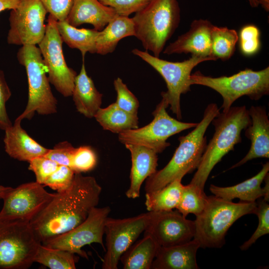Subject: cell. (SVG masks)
<instances>
[{
	"label": "cell",
	"instance_id": "1",
	"mask_svg": "<svg viewBox=\"0 0 269 269\" xmlns=\"http://www.w3.org/2000/svg\"><path fill=\"white\" fill-rule=\"evenodd\" d=\"M102 188L95 178L75 173L70 187L54 197L30 221L40 244L73 229L98 205Z\"/></svg>",
	"mask_w": 269,
	"mask_h": 269
},
{
	"label": "cell",
	"instance_id": "2",
	"mask_svg": "<svg viewBox=\"0 0 269 269\" xmlns=\"http://www.w3.org/2000/svg\"><path fill=\"white\" fill-rule=\"evenodd\" d=\"M220 113L215 103L205 108L201 121L187 134L178 138L179 144L167 165L156 171L146 180V193L161 189L176 179H182L197 169L207 146L205 133L212 120Z\"/></svg>",
	"mask_w": 269,
	"mask_h": 269
},
{
	"label": "cell",
	"instance_id": "3",
	"mask_svg": "<svg viewBox=\"0 0 269 269\" xmlns=\"http://www.w3.org/2000/svg\"><path fill=\"white\" fill-rule=\"evenodd\" d=\"M211 123L214 134L190 182L203 190L214 167L241 142V132L251 124V120L248 110L242 106L231 107L226 112H220Z\"/></svg>",
	"mask_w": 269,
	"mask_h": 269
},
{
	"label": "cell",
	"instance_id": "4",
	"mask_svg": "<svg viewBox=\"0 0 269 269\" xmlns=\"http://www.w3.org/2000/svg\"><path fill=\"white\" fill-rule=\"evenodd\" d=\"M257 202L234 203L213 196H207L205 206L194 221L193 239L202 248H220L225 243L229 229L241 217L255 214Z\"/></svg>",
	"mask_w": 269,
	"mask_h": 269
},
{
	"label": "cell",
	"instance_id": "5",
	"mask_svg": "<svg viewBox=\"0 0 269 269\" xmlns=\"http://www.w3.org/2000/svg\"><path fill=\"white\" fill-rule=\"evenodd\" d=\"M134 36L145 50L159 57L167 41L178 27L180 8L177 0H151L132 18Z\"/></svg>",
	"mask_w": 269,
	"mask_h": 269
},
{
	"label": "cell",
	"instance_id": "6",
	"mask_svg": "<svg viewBox=\"0 0 269 269\" xmlns=\"http://www.w3.org/2000/svg\"><path fill=\"white\" fill-rule=\"evenodd\" d=\"M191 85L208 87L223 98L222 112H227L233 103L243 96L259 100L269 94V67L260 71L247 68L230 76L212 77L198 71L190 76Z\"/></svg>",
	"mask_w": 269,
	"mask_h": 269
},
{
	"label": "cell",
	"instance_id": "7",
	"mask_svg": "<svg viewBox=\"0 0 269 269\" xmlns=\"http://www.w3.org/2000/svg\"><path fill=\"white\" fill-rule=\"evenodd\" d=\"M17 59L25 68L28 85L26 108L17 118L30 120L35 112L47 115L57 112V101L52 94L41 52L35 45L21 46Z\"/></svg>",
	"mask_w": 269,
	"mask_h": 269
},
{
	"label": "cell",
	"instance_id": "8",
	"mask_svg": "<svg viewBox=\"0 0 269 269\" xmlns=\"http://www.w3.org/2000/svg\"><path fill=\"white\" fill-rule=\"evenodd\" d=\"M132 53L153 67L164 79L167 91L161 93L163 99L178 120L182 118L180 96L191 90L190 76L198 64L207 61H215L212 57L193 56L181 62H171L150 54L147 51L135 48Z\"/></svg>",
	"mask_w": 269,
	"mask_h": 269
},
{
	"label": "cell",
	"instance_id": "9",
	"mask_svg": "<svg viewBox=\"0 0 269 269\" xmlns=\"http://www.w3.org/2000/svg\"><path fill=\"white\" fill-rule=\"evenodd\" d=\"M40 243L29 222L0 219V269H26Z\"/></svg>",
	"mask_w": 269,
	"mask_h": 269
},
{
	"label": "cell",
	"instance_id": "10",
	"mask_svg": "<svg viewBox=\"0 0 269 269\" xmlns=\"http://www.w3.org/2000/svg\"><path fill=\"white\" fill-rule=\"evenodd\" d=\"M168 107L162 99L152 113L154 118L149 124L119 134V141L124 144L144 146L158 153L170 145L167 142L169 137L197 126L198 123L182 122L171 117L166 111Z\"/></svg>",
	"mask_w": 269,
	"mask_h": 269
},
{
	"label": "cell",
	"instance_id": "11",
	"mask_svg": "<svg viewBox=\"0 0 269 269\" xmlns=\"http://www.w3.org/2000/svg\"><path fill=\"white\" fill-rule=\"evenodd\" d=\"M44 36L38 44L49 82L63 96H72L76 72L65 60L57 20L49 14Z\"/></svg>",
	"mask_w": 269,
	"mask_h": 269
},
{
	"label": "cell",
	"instance_id": "12",
	"mask_svg": "<svg viewBox=\"0 0 269 269\" xmlns=\"http://www.w3.org/2000/svg\"><path fill=\"white\" fill-rule=\"evenodd\" d=\"M150 217V212H148L127 218H106L104 226L106 249L102 269H118L122 255L144 232Z\"/></svg>",
	"mask_w": 269,
	"mask_h": 269
},
{
	"label": "cell",
	"instance_id": "13",
	"mask_svg": "<svg viewBox=\"0 0 269 269\" xmlns=\"http://www.w3.org/2000/svg\"><path fill=\"white\" fill-rule=\"evenodd\" d=\"M111 212L109 206L94 207L87 219L71 230L48 240L41 244L46 247L59 249L77 254L88 259L87 254L82 250L87 245L100 244L104 250V226L106 218Z\"/></svg>",
	"mask_w": 269,
	"mask_h": 269
},
{
	"label": "cell",
	"instance_id": "14",
	"mask_svg": "<svg viewBox=\"0 0 269 269\" xmlns=\"http://www.w3.org/2000/svg\"><path fill=\"white\" fill-rule=\"evenodd\" d=\"M47 13L40 0H21L16 8L10 10L7 43L38 45L45 35Z\"/></svg>",
	"mask_w": 269,
	"mask_h": 269
},
{
	"label": "cell",
	"instance_id": "15",
	"mask_svg": "<svg viewBox=\"0 0 269 269\" xmlns=\"http://www.w3.org/2000/svg\"><path fill=\"white\" fill-rule=\"evenodd\" d=\"M55 195L48 192L43 185L36 181L12 188L3 199L0 219L30 222Z\"/></svg>",
	"mask_w": 269,
	"mask_h": 269
},
{
	"label": "cell",
	"instance_id": "16",
	"mask_svg": "<svg viewBox=\"0 0 269 269\" xmlns=\"http://www.w3.org/2000/svg\"><path fill=\"white\" fill-rule=\"evenodd\" d=\"M144 233L151 235L160 247L184 244L193 239L194 221L178 211L150 212Z\"/></svg>",
	"mask_w": 269,
	"mask_h": 269
},
{
	"label": "cell",
	"instance_id": "17",
	"mask_svg": "<svg viewBox=\"0 0 269 269\" xmlns=\"http://www.w3.org/2000/svg\"><path fill=\"white\" fill-rule=\"evenodd\" d=\"M213 26L207 19L193 20L189 30L170 43L163 53L167 55L190 53L193 56L212 57L211 32Z\"/></svg>",
	"mask_w": 269,
	"mask_h": 269
},
{
	"label": "cell",
	"instance_id": "18",
	"mask_svg": "<svg viewBox=\"0 0 269 269\" xmlns=\"http://www.w3.org/2000/svg\"><path fill=\"white\" fill-rule=\"evenodd\" d=\"M248 112L251 123L244 130L245 136L251 141L250 148L244 158L229 169L255 158L269 157V119L266 108L252 106Z\"/></svg>",
	"mask_w": 269,
	"mask_h": 269
},
{
	"label": "cell",
	"instance_id": "19",
	"mask_svg": "<svg viewBox=\"0 0 269 269\" xmlns=\"http://www.w3.org/2000/svg\"><path fill=\"white\" fill-rule=\"evenodd\" d=\"M118 16L113 8L99 0H74L66 20L76 27L84 23L91 24L100 31Z\"/></svg>",
	"mask_w": 269,
	"mask_h": 269
},
{
	"label": "cell",
	"instance_id": "20",
	"mask_svg": "<svg viewBox=\"0 0 269 269\" xmlns=\"http://www.w3.org/2000/svg\"><path fill=\"white\" fill-rule=\"evenodd\" d=\"M125 145L131 153L132 162L130 186L126 195L129 198L134 199L139 196L143 181L156 171L157 153L144 146L133 144Z\"/></svg>",
	"mask_w": 269,
	"mask_h": 269
},
{
	"label": "cell",
	"instance_id": "21",
	"mask_svg": "<svg viewBox=\"0 0 269 269\" xmlns=\"http://www.w3.org/2000/svg\"><path fill=\"white\" fill-rule=\"evenodd\" d=\"M21 121L16 118L13 125L4 130L5 152L13 158L28 162L36 157L45 155L49 149L31 138L21 128Z\"/></svg>",
	"mask_w": 269,
	"mask_h": 269
},
{
	"label": "cell",
	"instance_id": "22",
	"mask_svg": "<svg viewBox=\"0 0 269 269\" xmlns=\"http://www.w3.org/2000/svg\"><path fill=\"white\" fill-rule=\"evenodd\" d=\"M200 248L198 242L193 239L181 244L160 247L153 261V269H197L196 254Z\"/></svg>",
	"mask_w": 269,
	"mask_h": 269
},
{
	"label": "cell",
	"instance_id": "23",
	"mask_svg": "<svg viewBox=\"0 0 269 269\" xmlns=\"http://www.w3.org/2000/svg\"><path fill=\"white\" fill-rule=\"evenodd\" d=\"M269 171V163L263 165L262 169L253 177L235 185L219 187L210 185V191L215 196L232 201L239 198L243 202H253L263 197L269 201V195L267 194L261 184Z\"/></svg>",
	"mask_w": 269,
	"mask_h": 269
},
{
	"label": "cell",
	"instance_id": "24",
	"mask_svg": "<svg viewBox=\"0 0 269 269\" xmlns=\"http://www.w3.org/2000/svg\"><path fill=\"white\" fill-rule=\"evenodd\" d=\"M81 70L75 77L72 96L78 112L87 118H94L101 108L103 95L96 89L87 73L84 60Z\"/></svg>",
	"mask_w": 269,
	"mask_h": 269
},
{
	"label": "cell",
	"instance_id": "25",
	"mask_svg": "<svg viewBox=\"0 0 269 269\" xmlns=\"http://www.w3.org/2000/svg\"><path fill=\"white\" fill-rule=\"evenodd\" d=\"M160 246L150 234L135 241L122 255L120 261L125 269H150Z\"/></svg>",
	"mask_w": 269,
	"mask_h": 269
},
{
	"label": "cell",
	"instance_id": "26",
	"mask_svg": "<svg viewBox=\"0 0 269 269\" xmlns=\"http://www.w3.org/2000/svg\"><path fill=\"white\" fill-rule=\"evenodd\" d=\"M131 36H134L132 18L117 16L99 31L96 42V53L105 55L113 52L121 39Z\"/></svg>",
	"mask_w": 269,
	"mask_h": 269
},
{
	"label": "cell",
	"instance_id": "27",
	"mask_svg": "<svg viewBox=\"0 0 269 269\" xmlns=\"http://www.w3.org/2000/svg\"><path fill=\"white\" fill-rule=\"evenodd\" d=\"M57 27L63 42L69 47L79 50L83 60L87 52L96 53V39L99 31L95 29L78 28L66 20L57 21Z\"/></svg>",
	"mask_w": 269,
	"mask_h": 269
},
{
	"label": "cell",
	"instance_id": "28",
	"mask_svg": "<svg viewBox=\"0 0 269 269\" xmlns=\"http://www.w3.org/2000/svg\"><path fill=\"white\" fill-rule=\"evenodd\" d=\"M104 130L120 134L138 128L137 115L128 113L119 108L115 103L105 108H100L94 116Z\"/></svg>",
	"mask_w": 269,
	"mask_h": 269
},
{
	"label": "cell",
	"instance_id": "29",
	"mask_svg": "<svg viewBox=\"0 0 269 269\" xmlns=\"http://www.w3.org/2000/svg\"><path fill=\"white\" fill-rule=\"evenodd\" d=\"M182 179H176L157 191L146 193L145 205L148 212L171 211L176 208L181 196Z\"/></svg>",
	"mask_w": 269,
	"mask_h": 269
},
{
	"label": "cell",
	"instance_id": "30",
	"mask_svg": "<svg viewBox=\"0 0 269 269\" xmlns=\"http://www.w3.org/2000/svg\"><path fill=\"white\" fill-rule=\"evenodd\" d=\"M238 40L235 30L214 25L211 32V56L216 60H228L234 54Z\"/></svg>",
	"mask_w": 269,
	"mask_h": 269
},
{
	"label": "cell",
	"instance_id": "31",
	"mask_svg": "<svg viewBox=\"0 0 269 269\" xmlns=\"http://www.w3.org/2000/svg\"><path fill=\"white\" fill-rule=\"evenodd\" d=\"M77 257L67 251L46 247L41 244L37 248L34 262L51 269H75Z\"/></svg>",
	"mask_w": 269,
	"mask_h": 269
},
{
	"label": "cell",
	"instance_id": "32",
	"mask_svg": "<svg viewBox=\"0 0 269 269\" xmlns=\"http://www.w3.org/2000/svg\"><path fill=\"white\" fill-rule=\"evenodd\" d=\"M207 197L204 191L195 185L189 183L184 185L180 202L176 209L185 217L190 213L197 216L203 211Z\"/></svg>",
	"mask_w": 269,
	"mask_h": 269
},
{
	"label": "cell",
	"instance_id": "33",
	"mask_svg": "<svg viewBox=\"0 0 269 269\" xmlns=\"http://www.w3.org/2000/svg\"><path fill=\"white\" fill-rule=\"evenodd\" d=\"M257 204L255 214L258 217V226L251 238L240 247L242 251L248 249L259 238L268 234L269 233V205L268 201L264 198L260 199L257 202Z\"/></svg>",
	"mask_w": 269,
	"mask_h": 269
},
{
	"label": "cell",
	"instance_id": "34",
	"mask_svg": "<svg viewBox=\"0 0 269 269\" xmlns=\"http://www.w3.org/2000/svg\"><path fill=\"white\" fill-rule=\"evenodd\" d=\"M97 161L96 154L91 146H81L76 148L70 168L75 173L86 172L92 170Z\"/></svg>",
	"mask_w": 269,
	"mask_h": 269
},
{
	"label": "cell",
	"instance_id": "35",
	"mask_svg": "<svg viewBox=\"0 0 269 269\" xmlns=\"http://www.w3.org/2000/svg\"><path fill=\"white\" fill-rule=\"evenodd\" d=\"M240 48L242 53L247 56L256 54L261 47L260 32L255 25L243 26L239 34Z\"/></svg>",
	"mask_w": 269,
	"mask_h": 269
},
{
	"label": "cell",
	"instance_id": "36",
	"mask_svg": "<svg viewBox=\"0 0 269 269\" xmlns=\"http://www.w3.org/2000/svg\"><path fill=\"white\" fill-rule=\"evenodd\" d=\"M114 86L117 94V106L128 113L137 115L139 105L137 98L120 77L114 80Z\"/></svg>",
	"mask_w": 269,
	"mask_h": 269
},
{
	"label": "cell",
	"instance_id": "37",
	"mask_svg": "<svg viewBox=\"0 0 269 269\" xmlns=\"http://www.w3.org/2000/svg\"><path fill=\"white\" fill-rule=\"evenodd\" d=\"M75 172L69 167L59 165L46 180L43 185L47 186L58 193L68 189L73 182Z\"/></svg>",
	"mask_w": 269,
	"mask_h": 269
},
{
	"label": "cell",
	"instance_id": "38",
	"mask_svg": "<svg viewBox=\"0 0 269 269\" xmlns=\"http://www.w3.org/2000/svg\"><path fill=\"white\" fill-rule=\"evenodd\" d=\"M28 162V169L34 173L36 181L42 185L60 165L44 155L36 157Z\"/></svg>",
	"mask_w": 269,
	"mask_h": 269
},
{
	"label": "cell",
	"instance_id": "39",
	"mask_svg": "<svg viewBox=\"0 0 269 269\" xmlns=\"http://www.w3.org/2000/svg\"><path fill=\"white\" fill-rule=\"evenodd\" d=\"M113 8L119 16L129 17L142 9L151 0H99Z\"/></svg>",
	"mask_w": 269,
	"mask_h": 269
},
{
	"label": "cell",
	"instance_id": "40",
	"mask_svg": "<svg viewBox=\"0 0 269 269\" xmlns=\"http://www.w3.org/2000/svg\"><path fill=\"white\" fill-rule=\"evenodd\" d=\"M75 149L76 148L68 141L60 142L56 144L52 149H49L44 156L60 165H65L70 167Z\"/></svg>",
	"mask_w": 269,
	"mask_h": 269
},
{
	"label": "cell",
	"instance_id": "41",
	"mask_svg": "<svg viewBox=\"0 0 269 269\" xmlns=\"http://www.w3.org/2000/svg\"><path fill=\"white\" fill-rule=\"evenodd\" d=\"M47 13L57 21L65 20L72 6L74 0H40Z\"/></svg>",
	"mask_w": 269,
	"mask_h": 269
},
{
	"label": "cell",
	"instance_id": "42",
	"mask_svg": "<svg viewBox=\"0 0 269 269\" xmlns=\"http://www.w3.org/2000/svg\"><path fill=\"white\" fill-rule=\"evenodd\" d=\"M11 95V91L5 80L4 73L0 69V129L4 131L12 125L6 109V103Z\"/></svg>",
	"mask_w": 269,
	"mask_h": 269
},
{
	"label": "cell",
	"instance_id": "43",
	"mask_svg": "<svg viewBox=\"0 0 269 269\" xmlns=\"http://www.w3.org/2000/svg\"><path fill=\"white\" fill-rule=\"evenodd\" d=\"M21 0H0V13L5 10L16 8Z\"/></svg>",
	"mask_w": 269,
	"mask_h": 269
},
{
	"label": "cell",
	"instance_id": "44",
	"mask_svg": "<svg viewBox=\"0 0 269 269\" xmlns=\"http://www.w3.org/2000/svg\"><path fill=\"white\" fill-rule=\"evenodd\" d=\"M12 187L0 185V199H3Z\"/></svg>",
	"mask_w": 269,
	"mask_h": 269
},
{
	"label": "cell",
	"instance_id": "45",
	"mask_svg": "<svg viewBox=\"0 0 269 269\" xmlns=\"http://www.w3.org/2000/svg\"><path fill=\"white\" fill-rule=\"evenodd\" d=\"M266 11H269V0H257Z\"/></svg>",
	"mask_w": 269,
	"mask_h": 269
},
{
	"label": "cell",
	"instance_id": "46",
	"mask_svg": "<svg viewBox=\"0 0 269 269\" xmlns=\"http://www.w3.org/2000/svg\"><path fill=\"white\" fill-rule=\"evenodd\" d=\"M248 1L253 7H257L259 5L257 0H248Z\"/></svg>",
	"mask_w": 269,
	"mask_h": 269
}]
</instances>
